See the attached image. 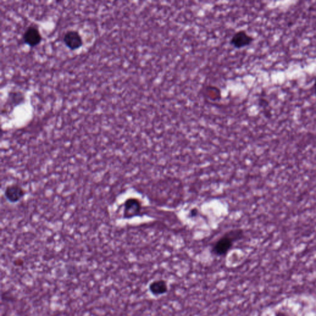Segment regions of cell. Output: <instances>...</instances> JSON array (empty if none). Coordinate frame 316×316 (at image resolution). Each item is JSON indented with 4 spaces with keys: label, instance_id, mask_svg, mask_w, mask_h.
Instances as JSON below:
<instances>
[{
    "label": "cell",
    "instance_id": "2",
    "mask_svg": "<svg viewBox=\"0 0 316 316\" xmlns=\"http://www.w3.org/2000/svg\"><path fill=\"white\" fill-rule=\"evenodd\" d=\"M255 41L254 37L248 34L245 30H240L233 34L230 40V45L233 48L240 49L250 46Z\"/></svg>",
    "mask_w": 316,
    "mask_h": 316
},
{
    "label": "cell",
    "instance_id": "7",
    "mask_svg": "<svg viewBox=\"0 0 316 316\" xmlns=\"http://www.w3.org/2000/svg\"><path fill=\"white\" fill-rule=\"evenodd\" d=\"M148 288L151 294L155 297H160L165 295L169 291L168 282L163 279L153 281L149 285Z\"/></svg>",
    "mask_w": 316,
    "mask_h": 316
},
{
    "label": "cell",
    "instance_id": "9",
    "mask_svg": "<svg viewBox=\"0 0 316 316\" xmlns=\"http://www.w3.org/2000/svg\"><path fill=\"white\" fill-rule=\"evenodd\" d=\"M314 90H315V93L316 94V79L315 80V84H314Z\"/></svg>",
    "mask_w": 316,
    "mask_h": 316
},
{
    "label": "cell",
    "instance_id": "6",
    "mask_svg": "<svg viewBox=\"0 0 316 316\" xmlns=\"http://www.w3.org/2000/svg\"><path fill=\"white\" fill-rule=\"evenodd\" d=\"M63 41L66 46L72 50L81 48L83 45L82 39L78 33L75 31H69L64 34Z\"/></svg>",
    "mask_w": 316,
    "mask_h": 316
},
{
    "label": "cell",
    "instance_id": "3",
    "mask_svg": "<svg viewBox=\"0 0 316 316\" xmlns=\"http://www.w3.org/2000/svg\"><path fill=\"white\" fill-rule=\"evenodd\" d=\"M26 191L19 184H11L7 186L4 191V198L12 204L19 202L24 197Z\"/></svg>",
    "mask_w": 316,
    "mask_h": 316
},
{
    "label": "cell",
    "instance_id": "5",
    "mask_svg": "<svg viewBox=\"0 0 316 316\" xmlns=\"http://www.w3.org/2000/svg\"><path fill=\"white\" fill-rule=\"evenodd\" d=\"M42 40V37L39 30L33 26H29L23 35L24 43L31 47L38 45L41 44Z\"/></svg>",
    "mask_w": 316,
    "mask_h": 316
},
{
    "label": "cell",
    "instance_id": "8",
    "mask_svg": "<svg viewBox=\"0 0 316 316\" xmlns=\"http://www.w3.org/2000/svg\"><path fill=\"white\" fill-rule=\"evenodd\" d=\"M205 96L212 101H219L222 98L221 90L217 87L208 86L205 89Z\"/></svg>",
    "mask_w": 316,
    "mask_h": 316
},
{
    "label": "cell",
    "instance_id": "4",
    "mask_svg": "<svg viewBox=\"0 0 316 316\" xmlns=\"http://www.w3.org/2000/svg\"><path fill=\"white\" fill-rule=\"evenodd\" d=\"M141 209L140 201L136 198H129L124 203V218L131 219L138 216Z\"/></svg>",
    "mask_w": 316,
    "mask_h": 316
},
{
    "label": "cell",
    "instance_id": "1",
    "mask_svg": "<svg viewBox=\"0 0 316 316\" xmlns=\"http://www.w3.org/2000/svg\"><path fill=\"white\" fill-rule=\"evenodd\" d=\"M243 231L233 230L226 233L216 241L212 249V253L217 256H225L229 252L236 241L243 237Z\"/></svg>",
    "mask_w": 316,
    "mask_h": 316
}]
</instances>
